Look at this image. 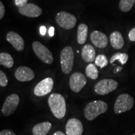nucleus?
Returning <instances> with one entry per match:
<instances>
[{
	"label": "nucleus",
	"instance_id": "nucleus-1",
	"mask_svg": "<svg viewBox=\"0 0 135 135\" xmlns=\"http://www.w3.org/2000/svg\"><path fill=\"white\" fill-rule=\"evenodd\" d=\"M48 102L52 113L57 119H62L66 112L65 98L59 93H53L49 97Z\"/></svg>",
	"mask_w": 135,
	"mask_h": 135
},
{
	"label": "nucleus",
	"instance_id": "nucleus-2",
	"mask_svg": "<svg viewBox=\"0 0 135 135\" xmlns=\"http://www.w3.org/2000/svg\"><path fill=\"white\" fill-rule=\"evenodd\" d=\"M108 110V104L101 100H95L88 103L84 110L85 118L88 120L92 121Z\"/></svg>",
	"mask_w": 135,
	"mask_h": 135
},
{
	"label": "nucleus",
	"instance_id": "nucleus-3",
	"mask_svg": "<svg viewBox=\"0 0 135 135\" xmlns=\"http://www.w3.org/2000/svg\"><path fill=\"white\" fill-rule=\"evenodd\" d=\"M75 54L72 47L66 46L60 53V63L62 71L66 75L70 73L74 65Z\"/></svg>",
	"mask_w": 135,
	"mask_h": 135
},
{
	"label": "nucleus",
	"instance_id": "nucleus-4",
	"mask_svg": "<svg viewBox=\"0 0 135 135\" xmlns=\"http://www.w3.org/2000/svg\"><path fill=\"white\" fill-rule=\"evenodd\" d=\"M134 105V99L128 94H120L114 103V111L116 114L126 112L132 108Z\"/></svg>",
	"mask_w": 135,
	"mask_h": 135
},
{
	"label": "nucleus",
	"instance_id": "nucleus-5",
	"mask_svg": "<svg viewBox=\"0 0 135 135\" xmlns=\"http://www.w3.org/2000/svg\"><path fill=\"white\" fill-rule=\"evenodd\" d=\"M32 48L38 58L41 60L43 63L51 65L53 62V56L51 52L44 46L43 44L38 41H35L33 43Z\"/></svg>",
	"mask_w": 135,
	"mask_h": 135
},
{
	"label": "nucleus",
	"instance_id": "nucleus-6",
	"mask_svg": "<svg viewBox=\"0 0 135 135\" xmlns=\"http://www.w3.org/2000/svg\"><path fill=\"white\" fill-rule=\"evenodd\" d=\"M118 86V82L113 79H103L96 84L94 89L98 94L106 95L115 90Z\"/></svg>",
	"mask_w": 135,
	"mask_h": 135
},
{
	"label": "nucleus",
	"instance_id": "nucleus-7",
	"mask_svg": "<svg viewBox=\"0 0 135 135\" xmlns=\"http://www.w3.org/2000/svg\"><path fill=\"white\" fill-rule=\"evenodd\" d=\"M56 21L58 25L65 30L74 28L76 25V18L66 11H60L56 16Z\"/></svg>",
	"mask_w": 135,
	"mask_h": 135
},
{
	"label": "nucleus",
	"instance_id": "nucleus-8",
	"mask_svg": "<svg viewBox=\"0 0 135 135\" xmlns=\"http://www.w3.org/2000/svg\"><path fill=\"white\" fill-rule=\"evenodd\" d=\"M20 97L18 94H10L6 98L3 104L1 112L3 115L9 116L14 113L20 103Z\"/></svg>",
	"mask_w": 135,
	"mask_h": 135
},
{
	"label": "nucleus",
	"instance_id": "nucleus-9",
	"mask_svg": "<svg viewBox=\"0 0 135 135\" xmlns=\"http://www.w3.org/2000/svg\"><path fill=\"white\" fill-rule=\"evenodd\" d=\"M86 78L83 74L76 72L71 76L70 78V87L73 92L79 93L86 84Z\"/></svg>",
	"mask_w": 135,
	"mask_h": 135
},
{
	"label": "nucleus",
	"instance_id": "nucleus-10",
	"mask_svg": "<svg viewBox=\"0 0 135 135\" xmlns=\"http://www.w3.org/2000/svg\"><path fill=\"white\" fill-rule=\"evenodd\" d=\"M54 81L51 78H46L36 84L34 93L37 97H44L50 93L53 88Z\"/></svg>",
	"mask_w": 135,
	"mask_h": 135
},
{
	"label": "nucleus",
	"instance_id": "nucleus-11",
	"mask_svg": "<svg viewBox=\"0 0 135 135\" xmlns=\"http://www.w3.org/2000/svg\"><path fill=\"white\" fill-rule=\"evenodd\" d=\"M83 133V125L81 121L76 118H71L66 124L67 135H81Z\"/></svg>",
	"mask_w": 135,
	"mask_h": 135
},
{
	"label": "nucleus",
	"instance_id": "nucleus-12",
	"mask_svg": "<svg viewBox=\"0 0 135 135\" xmlns=\"http://www.w3.org/2000/svg\"><path fill=\"white\" fill-rule=\"evenodd\" d=\"M18 11L21 15L28 18H37L43 13L41 8L33 3H28L19 8Z\"/></svg>",
	"mask_w": 135,
	"mask_h": 135
},
{
	"label": "nucleus",
	"instance_id": "nucleus-13",
	"mask_svg": "<svg viewBox=\"0 0 135 135\" xmlns=\"http://www.w3.org/2000/svg\"><path fill=\"white\" fill-rule=\"evenodd\" d=\"M15 76L17 80L21 82L30 81L35 78L33 71L27 66H20L15 72Z\"/></svg>",
	"mask_w": 135,
	"mask_h": 135
},
{
	"label": "nucleus",
	"instance_id": "nucleus-14",
	"mask_svg": "<svg viewBox=\"0 0 135 135\" xmlns=\"http://www.w3.org/2000/svg\"><path fill=\"white\" fill-rule=\"evenodd\" d=\"M6 40L13 45L18 51H21L25 48V41L23 38L14 31L8 32L6 35Z\"/></svg>",
	"mask_w": 135,
	"mask_h": 135
},
{
	"label": "nucleus",
	"instance_id": "nucleus-15",
	"mask_svg": "<svg viewBox=\"0 0 135 135\" xmlns=\"http://www.w3.org/2000/svg\"><path fill=\"white\" fill-rule=\"evenodd\" d=\"M90 38L93 44L98 48H106L108 43V37L106 36L105 34L97 30L92 32L91 34Z\"/></svg>",
	"mask_w": 135,
	"mask_h": 135
},
{
	"label": "nucleus",
	"instance_id": "nucleus-16",
	"mask_svg": "<svg viewBox=\"0 0 135 135\" xmlns=\"http://www.w3.org/2000/svg\"><path fill=\"white\" fill-rule=\"evenodd\" d=\"M83 60L87 63H92L96 59V51L91 45H86L83 47L81 51Z\"/></svg>",
	"mask_w": 135,
	"mask_h": 135
},
{
	"label": "nucleus",
	"instance_id": "nucleus-17",
	"mask_svg": "<svg viewBox=\"0 0 135 135\" xmlns=\"http://www.w3.org/2000/svg\"><path fill=\"white\" fill-rule=\"evenodd\" d=\"M51 123L48 121L38 123L34 126L32 129L33 135H46L51 129Z\"/></svg>",
	"mask_w": 135,
	"mask_h": 135
},
{
	"label": "nucleus",
	"instance_id": "nucleus-18",
	"mask_svg": "<svg viewBox=\"0 0 135 135\" xmlns=\"http://www.w3.org/2000/svg\"><path fill=\"white\" fill-rule=\"evenodd\" d=\"M110 43L111 46L115 50H120L124 46V40L120 32L115 31L110 35Z\"/></svg>",
	"mask_w": 135,
	"mask_h": 135
},
{
	"label": "nucleus",
	"instance_id": "nucleus-19",
	"mask_svg": "<svg viewBox=\"0 0 135 135\" xmlns=\"http://www.w3.org/2000/svg\"><path fill=\"white\" fill-rule=\"evenodd\" d=\"M88 28L85 24H80L78 27L77 41L80 45H83L86 41Z\"/></svg>",
	"mask_w": 135,
	"mask_h": 135
},
{
	"label": "nucleus",
	"instance_id": "nucleus-20",
	"mask_svg": "<svg viewBox=\"0 0 135 135\" xmlns=\"http://www.w3.org/2000/svg\"><path fill=\"white\" fill-rule=\"evenodd\" d=\"M0 65H3L7 68H11L14 65L13 57L7 53H0Z\"/></svg>",
	"mask_w": 135,
	"mask_h": 135
},
{
	"label": "nucleus",
	"instance_id": "nucleus-21",
	"mask_svg": "<svg viewBox=\"0 0 135 135\" xmlns=\"http://www.w3.org/2000/svg\"><path fill=\"white\" fill-rule=\"evenodd\" d=\"M98 70L97 65L90 63L86 66V75L89 78L95 80L98 78Z\"/></svg>",
	"mask_w": 135,
	"mask_h": 135
},
{
	"label": "nucleus",
	"instance_id": "nucleus-22",
	"mask_svg": "<svg viewBox=\"0 0 135 135\" xmlns=\"http://www.w3.org/2000/svg\"><path fill=\"white\" fill-rule=\"evenodd\" d=\"M128 58H129V56H128V55L127 53L118 52V53L114 54L111 56L110 59V63L113 64L115 61H118L122 65H125L127 63Z\"/></svg>",
	"mask_w": 135,
	"mask_h": 135
},
{
	"label": "nucleus",
	"instance_id": "nucleus-23",
	"mask_svg": "<svg viewBox=\"0 0 135 135\" xmlns=\"http://www.w3.org/2000/svg\"><path fill=\"white\" fill-rule=\"evenodd\" d=\"M135 4V0H121L119 8L121 11L128 12L132 9Z\"/></svg>",
	"mask_w": 135,
	"mask_h": 135
},
{
	"label": "nucleus",
	"instance_id": "nucleus-24",
	"mask_svg": "<svg viewBox=\"0 0 135 135\" xmlns=\"http://www.w3.org/2000/svg\"><path fill=\"white\" fill-rule=\"evenodd\" d=\"M95 65L99 66L100 68H103L104 67L106 66L108 64V60L107 57L104 55H99L96 57Z\"/></svg>",
	"mask_w": 135,
	"mask_h": 135
},
{
	"label": "nucleus",
	"instance_id": "nucleus-25",
	"mask_svg": "<svg viewBox=\"0 0 135 135\" xmlns=\"http://www.w3.org/2000/svg\"><path fill=\"white\" fill-rule=\"evenodd\" d=\"M8 78L6 74L2 70L0 71V86L2 87H5L8 85Z\"/></svg>",
	"mask_w": 135,
	"mask_h": 135
},
{
	"label": "nucleus",
	"instance_id": "nucleus-26",
	"mask_svg": "<svg viewBox=\"0 0 135 135\" xmlns=\"http://www.w3.org/2000/svg\"><path fill=\"white\" fill-rule=\"evenodd\" d=\"M28 0H15V4L18 7H22V6H25L26 4H28Z\"/></svg>",
	"mask_w": 135,
	"mask_h": 135
},
{
	"label": "nucleus",
	"instance_id": "nucleus-27",
	"mask_svg": "<svg viewBox=\"0 0 135 135\" xmlns=\"http://www.w3.org/2000/svg\"><path fill=\"white\" fill-rule=\"evenodd\" d=\"M128 38L131 41H135V27L129 31L128 33Z\"/></svg>",
	"mask_w": 135,
	"mask_h": 135
},
{
	"label": "nucleus",
	"instance_id": "nucleus-28",
	"mask_svg": "<svg viewBox=\"0 0 135 135\" xmlns=\"http://www.w3.org/2000/svg\"><path fill=\"white\" fill-rule=\"evenodd\" d=\"M5 14V8L4 4L1 1H0V19L2 20Z\"/></svg>",
	"mask_w": 135,
	"mask_h": 135
},
{
	"label": "nucleus",
	"instance_id": "nucleus-29",
	"mask_svg": "<svg viewBox=\"0 0 135 135\" xmlns=\"http://www.w3.org/2000/svg\"><path fill=\"white\" fill-rule=\"evenodd\" d=\"M0 135H16L15 132L10 129H4L0 132Z\"/></svg>",
	"mask_w": 135,
	"mask_h": 135
},
{
	"label": "nucleus",
	"instance_id": "nucleus-30",
	"mask_svg": "<svg viewBox=\"0 0 135 135\" xmlns=\"http://www.w3.org/2000/svg\"><path fill=\"white\" fill-rule=\"evenodd\" d=\"M46 27L44 26H41L40 27V34L41 35H45L46 34Z\"/></svg>",
	"mask_w": 135,
	"mask_h": 135
},
{
	"label": "nucleus",
	"instance_id": "nucleus-31",
	"mask_svg": "<svg viewBox=\"0 0 135 135\" xmlns=\"http://www.w3.org/2000/svg\"><path fill=\"white\" fill-rule=\"evenodd\" d=\"M54 31H55V28H54V27H50V30H49V35H50V36H53Z\"/></svg>",
	"mask_w": 135,
	"mask_h": 135
},
{
	"label": "nucleus",
	"instance_id": "nucleus-32",
	"mask_svg": "<svg viewBox=\"0 0 135 135\" xmlns=\"http://www.w3.org/2000/svg\"><path fill=\"white\" fill-rule=\"evenodd\" d=\"M53 135H65V133H63L62 131H56V132L54 133Z\"/></svg>",
	"mask_w": 135,
	"mask_h": 135
},
{
	"label": "nucleus",
	"instance_id": "nucleus-33",
	"mask_svg": "<svg viewBox=\"0 0 135 135\" xmlns=\"http://www.w3.org/2000/svg\"><path fill=\"white\" fill-rule=\"evenodd\" d=\"M133 135H135V134H133Z\"/></svg>",
	"mask_w": 135,
	"mask_h": 135
}]
</instances>
